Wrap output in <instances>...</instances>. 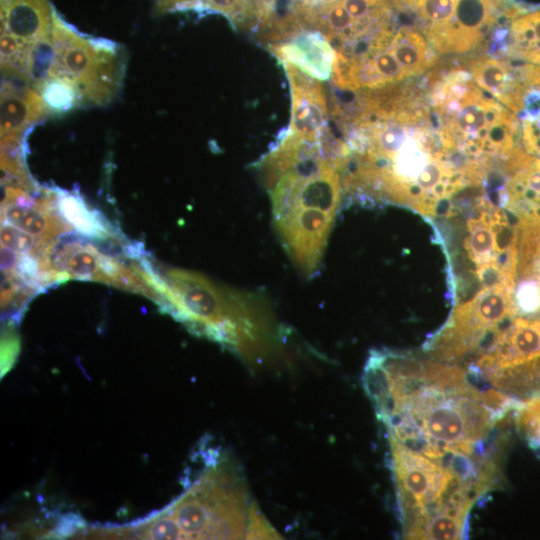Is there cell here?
Returning <instances> with one entry per match:
<instances>
[{
    "mask_svg": "<svg viewBox=\"0 0 540 540\" xmlns=\"http://www.w3.org/2000/svg\"><path fill=\"white\" fill-rule=\"evenodd\" d=\"M353 93L330 108L343 136L347 200L398 204L435 218L477 184V172L443 142L424 78Z\"/></svg>",
    "mask_w": 540,
    "mask_h": 540,
    "instance_id": "cell-1",
    "label": "cell"
},
{
    "mask_svg": "<svg viewBox=\"0 0 540 540\" xmlns=\"http://www.w3.org/2000/svg\"><path fill=\"white\" fill-rule=\"evenodd\" d=\"M362 383L390 441L469 455L503 454L518 405L466 370L411 351H370Z\"/></svg>",
    "mask_w": 540,
    "mask_h": 540,
    "instance_id": "cell-2",
    "label": "cell"
},
{
    "mask_svg": "<svg viewBox=\"0 0 540 540\" xmlns=\"http://www.w3.org/2000/svg\"><path fill=\"white\" fill-rule=\"evenodd\" d=\"M278 238L305 277L319 270L344 189L327 136L289 133L259 163Z\"/></svg>",
    "mask_w": 540,
    "mask_h": 540,
    "instance_id": "cell-3",
    "label": "cell"
},
{
    "mask_svg": "<svg viewBox=\"0 0 540 540\" xmlns=\"http://www.w3.org/2000/svg\"><path fill=\"white\" fill-rule=\"evenodd\" d=\"M389 444L403 538L464 539L472 507L502 482L499 462L431 457L395 441Z\"/></svg>",
    "mask_w": 540,
    "mask_h": 540,
    "instance_id": "cell-4",
    "label": "cell"
},
{
    "mask_svg": "<svg viewBox=\"0 0 540 540\" xmlns=\"http://www.w3.org/2000/svg\"><path fill=\"white\" fill-rule=\"evenodd\" d=\"M137 269L157 301L192 331L226 345L249 362H260L277 345L278 324L261 295L215 285L190 271L160 275L146 260Z\"/></svg>",
    "mask_w": 540,
    "mask_h": 540,
    "instance_id": "cell-5",
    "label": "cell"
},
{
    "mask_svg": "<svg viewBox=\"0 0 540 540\" xmlns=\"http://www.w3.org/2000/svg\"><path fill=\"white\" fill-rule=\"evenodd\" d=\"M424 81L443 142L469 167L489 171L523 148L518 117L463 65L430 70Z\"/></svg>",
    "mask_w": 540,
    "mask_h": 540,
    "instance_id": "cell-6",
    "label": "cell"
},
{
    "mask_svg": "<svg viewBox=\"0 0 540 540\" xmlns=\"http://www.w3.org/2000/svg\"><path fill=\"white\" fill-rule=\"evenodd\" d=\"M259 510L237 466L220 463L178 500L141 524L127 527L129 538L242 539Z\"/></svg>",
    "mask_w": 540,
    "mask_h": 540,
    "instance_id": "cell-7",
    "label": "cell"
},
{
    "mask_svg": "<svg viewBox=\"0 0 540 540\" xmlns=\"http://www.w3.org/2000/svg\"><path fill=\"white\" fill-rule=\"evenodd\" d=\"M281 19L322 34L336 51L335 63L364 55L399 26L390 0H290Z\"/></svg>",
    "mask_w": 540,
    "mask_h": 540,
    "instance_id": "cell-8",
    "label": "cell"
},
{
    "mask_svg": "<svg viewBox=\"0 0 540 540\" xmlns=\"http://www.w3.org/2000/svg\"><path fill=\"white\" fill-rule=\"evenodd\" d=\"M51 41L52 60L44 80L72 87L80 106L103 105L115 98L124 72L123 53L116 44L80 34L55 8Z\"/></svg>",
    "mask_w": 540,
    "mask_h": 540,
    "instance_id": "cell-9",
    "label": "cell"
},
{
    "mask_svg": "<svg viewBox=\"0 0 540 540\" xmlns=\"http://www.w3.org/2000/svg\"><path fill=\"white\" fill-rule=\"evenodd\" d=\"M439 56L419 30L399 25L361 57L335 63L331 80L345 92L379 89L423 77Z\"/></svg>",
    "mask_w": 540,
    "mask_h": 540,
    "instance_id": "cell-10",
    "label": "cell"
},
{
    "mask_svg": "<svg viewBox=\"0 0 540 540\" xmlns=\"http://www.w3.org/2000/svg\"><path fill=\"white\" fill-rule=\"evenodd\" d=\"M54 7L50 0H1V66L25 72L33 46L51 34Z\"/></svg>",
    "mask_w": 540,
    "mask_h": 540,
    "instance_id": "cell-11",
    "label": "cell"
},
{
    "mask_svg": "<svg viewBox=\"0 0 540 540\" xmlns=\"http://www.w3.org/2000/svg\"><path fill=\"white\" fill-rule=\"evenodd\" d=\"M45 267L53 279H83L145 292V286L124 266L77 238H62L46 250Z\"/></svg>",
    "mask_w": 540,
    "mask_h": 540,
    "instance_id": "cell-12",
    "label": "cell"
},
{
    "mask_svg": "<svg viewBox=\"0 0 540 540\" xmlns=\"http://www.w3.org/2000/svg\"><path fill=\"white\" fill-rule=\"evenodd\" d=\"M486 186L517 222H540V158L521 148L489 173Z\"/></svg>",
    "mask_w": 540,
    "mask_h": 540,
    "instance_id": "cell-13",
    "label": "cell"
},
{
    "mask_svg": "<svg viewBox=\"0 0 540 540\" xmlns=\"http://www.w3.org/2000/svg\"><path fill=\"white\" fill-rule=\"evenodd\" d=\"M477 85L513 112L523 110L527 93L540 84V65L476 52L462 64Z\"/></svg>",
    "mask_w": 540,
    "mask_h": 540,
    "instance_id": "cell-14",
    "label": "cell"
},
{
    "mask_svg": "<svg viewBox=\"0 0 540 540\" xmlns=\"http://www.w3.org/2000/svg\"><path fill=\"white\" fill-rule=\"evenodd\" d=\"M268 49L282 63L318 81L331 78L336 51L319 32L277 24L265 33Z\"/></svg>",
    "mask_w": 540,
    "mask_h": 540,
    "instance_id": "cell-15",
    "label": "cell"
},
{
    "mask_svg": "<svg viewBox=\"0 0 540 540\" xmlns=\"http://www.w3.org/2000/svg\"><path fill=\"white\" fill-rule=\"evenodd\" d=\"M479 52L540 65V6L515 3Z\"/></svg>",
    "mask_w": 540,
    "mask_h": 540,
    "instance_id": "cell-16",
    "label": "cell"
},
{
    "mask_svg": "<svg viewBox=\"0 0 540 540\" xmlns=\"http://www.w3.org/2000/svg\"><path fill=\"white\" fill-rule=\"evenodd\" d=\"M158 11L224 16L236 30L266 32L277 21V0H158Z\"/></svg>",
    "mask_w": 540,
    "mask_h": 540,
    "instance_id": "cell-17",
    "label": "cell"
},
{
    "mask_svg": "<svg viewBox=\"0 0 540 540\" xmlns=\"http://www.w3.org/2000/svg\"><path fill=\"white\" fill-rule=\"evenodd\" d=\"M291 89L292 112L287 133L306 139H319L327 132L329 108L320 81L294 67L283 66Z\"/></svg>",
    "mask_w": 540,
    "mask_h": 540,
    "instance_id": "cell-18",
    "label": "cell"
},
{
    "mask_svg": "<svg viewBox=\"0 0 540 540\" xmlns=\"http://www.w3.org/2000/svg\"><path fill=\"white\" fill-rule=\"evenodd\" d=\"M48 115L40 94L25 82H3L1 89V139L2 144L17 148L19 136L28 126Z\"/></svg>",
    "mask_w": 540,
    "mask_h": 540,
    "instance_id": "cell-19",
    "label": "cell"
},
{
    "mask_svg": "<svg viewBox=\"0 0 540 540\" xmlns=\"http://www.w3.org/2000/svg\"><path fill=\"white\" fill-rule=\"evenodd\" d=\"M2 213L4 222L36 237L44 244L60 229L59 223L48 212V207L38 205L21 189H5Z\"/></svg>",
    "mask_w": 540,
    "mask_h": 540,
    "instance_id": "cell-20",
    "label": "cell"
},
{
    "mask_svg": "<svg viewBox=\"0 0 540 540\" xmlns=\"http://www.w3.org/2000/svg\"><path fill=\"white\" fill-rule=\"evenodd\" d=\"M390 1L396 14L419 30L433 48L454 19L462 0Z\"/></svg>",
    "mask_w": 540,
    "mask_h": 540,
    "instance_id": "cell-21",
    "label": "cell"
},
{
    "mask_svg": "<svg viewBox=\"0 0 540 540\" xmlns=\"http://www.w3.org/2000/svg\"><path fill=\"white\" fill-rule=\"evenodd\" d=\"M57 209L62 218L77 232L93 239H106L112 236L107 221L91 209L76 193L56 192Z\"/></svg>",
    "mask_w": 540,
    "mask_h": 540,
    "instance_id": "cell-22",
    "label": "cell"
},
{
    "mask_svg": "<svg viewBox=\"0 0 540 540\" xmlns=\"http://www.w3.org/2000/svg\"><path fill=\"white\" fill-rule=\"evenodd\" d=\"M516 234V273L540 285V222H517Z\"/></svg>",
    "mask_w": 540,
    "mask_h": 540,
    "instance_id": "cell-23",
    "label": "cell"
},
{
    "mask_svg": "<svg viewBox=\"0 0 540 540\" xmlns=\"http://www.w3.org/2000/svg\"><path fill=\"white\" fill-rule=\"evenodd\" d=\"M513 424L518 434L531 447L540 449V396L527 399L516 406Z\"/></svg>",
    "mask_w": 540,
    "mask_h": 540,
    "instance_id": "cell-24",
    "label": "cell"
},
{
    "mask_svg": "<svg viewBox=\"0 0 540 540\" xmlns=\"http://www.w3.org/2000/svg\"><path fill=\"white\" fill-rule=\"evenodd\" d=\"M42 243L36 237L20 230L19 228L4 222L1 225V245L18 254H31Z\"/></svg>",
    "mask_w": 540,
    "mask_h": 540,
    "instance_id": "cell-25",
    "label": "cell"
},
{
    "mask_svg": "<svg viewBox=\"0 0 540 540\" xmlns=\"http://www.w3.org/2000/svg\"><path fill=\"white\" fill-rule=\"evenodd\" d=\"M521 143L531 156L540 158V106L530 117L520 120Z\"/></svg>",
    "mask_w": 540,
    "mask_h": 540,
    "instance_id": "cell-26",
    "label": "cell"
},
{
    "mask_svg": "<svg viewBox=\"0 0 540 540\" xmlns=\"http://www.w3.org/2000/svg\"><path fill=\"white\" fill-rule=\"evenodd\" d=\"M19 338L12 331L5 332L1 339V376L3 377L14 364L19 353Z\"/></svg>",
    "mask_w": 540,
    "mask_h": 540,
    "instance_id": "cell-27",
    "label": "cell"
}]
</instances>
